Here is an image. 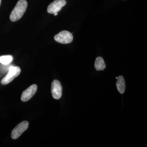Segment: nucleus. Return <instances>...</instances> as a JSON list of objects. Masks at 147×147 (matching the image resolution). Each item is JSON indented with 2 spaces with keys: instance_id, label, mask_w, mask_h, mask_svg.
I'll list each match as a JSON object with an SVG mask.
<instances>
[{
  "instance_id": "9d476101",
  "label": "nucleus",
  "mask_w": 147,
  "mask_h": 147,
  "mask_svg": "<svg viewBox=\"0 0 147 147\" xmlns=\"http://www.w3.org/2000/svg\"><path fill=\"white\" fill-rule=\"evenodd\" d=\"M13 57L11 55H4L0 57V63L7 65L10 63L13 60Z\"/></svg>"
},
{
  "instance_id": "f8f14e48",
  "label": "nucleus",
  "mask_w": 147,
  "mask_h": 147,
  "mask_svg": "<svg viewBox=\"0 0 147 147\" xmlns=\"http://www.w3.org/2000/svg\"><path fill=\"white\" fill-rule=\"evenodd\" d=\"M1 0H0V6H1Z\"/></svg>"
},
{
  "instance_id": "1a4fd4ad",
  "label": "nucleus",
  "mask_w": 147,
  "mask_h": 147,
  "mask_svg": "<svg viewBox=\"0 0 147 147\" xmlns=\"http://www.w3.org/2000/svg\"><path fill=\"white\" fill-rule=\"evenodd\" d=\"M94 66L96 69L98 71L103 70H104V69H105L106 67V65L104 60L101 57H98L96 59Z\"/></svg>"
},
{
  "instance_id": "20e7f679",
  "label": "nucleus",
  "mask_w": 147,
  "mask_h": 147,
  "mask_svg": "<svg viewBox=\"0 0 147 147\" xmlns=\"http://www.w3.org/2000/svg\"><path fill=\"white\" fill-rule=\"evenodd\" d=\"M29 123L27 121H24L20 123L13 129L11 132V137L13 139H18L24 131L28 127Z\"/></svg>"
},
{
  "instance_id": "0eeeda50",
  "label": "nucleus",
  "mask_w": 147,
  "mask_h": 147,
  "mask_svg": "<svg viewBox=\"0 0 147 147\" xmlns=\"http://www.w3.org/2000/svg\"><path fill=\"white\" fill-rule=\"evenodd\" d=\"M37 90V86L33 84L25 90L21 95V100L24 102H26L31 99L35 94Z\"/></svg>"
},
{
  "instance_id": "f257e3e1",
  "label": "nucleus",
  "mask_w": 147,
  "mask_h": 147,
  "mask_svg": "<svg viewBox=\"0 0 147 147\" xmlns=\"http://www.w3.org/2000/svg\"><path fill=\"white\" fill-rule=\"evenodd\" d=\"M28 7V3L26 0H19L13 10L11 13L10 19L12 22L19 20L24 15Z\"/></svg>"
},
{
  "instance_id": "7ed1b4c3",
  "label": "nucleus",
  "mask_w": 147,
  "mask_h": 147,
  "mask_svg": "<svg viewBox=\"0 0 147 147\" xmlns=\"http://www.w3.org/2000/svg\"><path fill=\"white\" fill-rule=\"evenodd\" d=\"M54 39L57 42L62 44H68L72 42L73 36L72 34L67 31L61 32L54 37Z\"/></svg>"
},
{
  "instance_id": "9b49d317",
  "label": "nucleus",
  "mask_w": 147,
  "mask_h": 147,
  "mask_svg": "<svg viewBox=\"0 0 147 147\" xmlns=\"http://www.w3.org/2000/svg\"><path fill=\"white\" fill-rule=\"evenodd\" d=\"M58 15V13H54V15H55V16H57V15Z\"/></svg>"
},
{
  "instance_id": "f03ea898",
  "label": "nucleus",
  "mask_w": 147,
  "mask_h": 147,
  "mask_svg": "<svg viewBox=\"0 0 147 147\" xmlns=\"http://www.w3.org/2000/svg\"><path fill=\"white\" fill-rule=\"evenodd\" d=\"M21 72V69L19 67L11 66L9 67V71L6 76L1 81L3 85L8 84L12 82L14 78L17 77Z\"/></svg>"
},
{
  "instance_id": "6e6552de",
  "label": "nucleus",
  "mask_w": 147,
  "mask_h": 147,
  "mask_svg": "<svg viewBox=\"0 0 147 147\" xmlns=\"http://www.w3.org/2000/svg\"><path fill=\"white\" fill-rule=\"evenodd\" d=\"M116 86L118 90L121 94H123L125 89V79L123 76H119L116 83Z\"/></svg>"
},
{
  "instance_id": "39448f33",
  "label": "nucleus",
  "mask_w": 147,
  "mask_h": 147,
  "mask_svg": "<svg viewBox=\"0 0 147 147\" xmlns=\"http://www.w3.org/2000/svg\"><path fill=\"white\" fill-rule=\"evenodd\" d=\"M66 4L65 0H55L50 3L47 7L48 13H58Z\"/></svg>"
},
{
  "instance_id": "423d86ee",
  "label": "nucleus",
  "mask_w": 147,
  "mask_h": 147,
  "mask_svg": "<svg viewBox=\"0 0 147 147\" xmlns=\"http://www.w3.org/2000/svg\"><path fill=\"white\" fill-rule=\"evenodd\" d=\"M51 92L53 97L55 99L61 98L62 94V86L60 82L55 80L53 82L51 86Z\"/></svg>"
}]
</instances>
